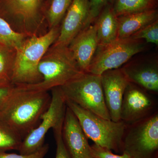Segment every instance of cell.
<instances>
[{"instance_id":"4","label":"cell","mask_w":158,"mask_h":158,"mask_svg":"<svg viewBox=\"0 0 158 158\" xmlns=\"http://www.w3.org/2000/svg\"><path fill=\"white\" fill-rule=\"evenodd\" d=\"M1 6L0 17L15 32L29 37L49 31L43 0H2Z\"/></svg>"},{"instance_id":"30","label":"cell","mask_w":158,"mask_h":158,"mask_svg":"<svg viewBox=\"0 0 158 158\" xmlns=\"http://www.w3.org/2000/svg\"></svg>"},{"instance_id":"20","label":"cell","mask_w":158,"mask_h":158,"mask_svg":"<svg viewBox=\"0 0 158 158\" xmlns=\"http://www.w3.org/2000/svg\"><path fill=\"white\" fill-rule=\"evenodd\" d=\"M72 0H51L45 17L49 30L60 25Z\"/></svg>"},{"instance_id":"18","label":"cell","mask_w":158,"mask_h":158,"mask_svg":"<svg viewBox=\"0 0 158 158\" xmlns=\"http://www.w3.org/2000/svg\"><path fill=\"white\" fill-rule=\"evenodd\" d=\"M113 10L117 17L157 9L158 0H114Z\"/></svg>"},{"instance_id":"10","label":"cell","mask_w":158,"mask_h":158,"mask_svg":"<svg viewBox=\"0 0 158 158\" xmlns=\"http://www.w3.org/2000/svg\"><path fill=\"white\" fill-rule=\"evenodd\" d=\"M151 94L133 83L125 90L120 112V120L130 124L148 117L156 111L157 102Z\"/></svg>"},{"instance_id":"8","label":"cell","mask_w":158,"mask_h":158,"mask_svg":"<svg viewBox=\"0 0 158 158\" xmlns=\"http://www.w3.org/2000/svg\"><path fill=\"white\" fill-rule=\"evenodd\" d=\"M50 104L41 116L40 124L23 139L18 151L22 155L36 152L44 145L46 135L50 129L62 126L67 106L59 87L51 89Z\"/></svg>"},{"instance_id":"15","label":"cell","mask_w":158,"mask_h":158,"mask_svg":"<svg viewBox=\"0 0 158 158\" xmlns=\"http://www.w3.org/2000/svg\"><path fill=\"white\" fill-rule=\"evenodd\" d=\"M98 46L94 23L82 30L68 46L82 71L86 73Z\"/></svg>"},{"instance_id":"7","label":"cell","mask_w":158,"mask_h":158,"mask_svg":"<svg viewBox=\"0 0 158 158\" xmlns=\"http://www.w3.org/2000/svg\"><path fill=\"white\" fill-rule=\"evenodd\" d=\"M158 149V112L127 124L122 153L134 158H156Z\"/></svg>"},{"instance_id":"27","label":"cell","mask_w":158,"mask_h":158,"mask_svg":"<svg viewBox=\"0 0 158 158\" xmlns=\"http://www.w3.org/2000/svg\"><path fill=\"white\" fill-rule=\"evenodd\" d=\"M49 149L48 144H44L43 147L36 152L31 154L22 155L15 153H9L0 152V158H44Z\"/></svg>"},{"instance_id":"26","label":"cell","mask_w":158,"mask_h":158,"mask_svg":"<svg viewBox=\"0 0 158 158\" xmlns=\"http://www.w3.org/2000/svg\"><path fill=\"white\" fill-rule=\"evenodd\" d=\"M93 158H129L130 156L127 154L123 152L121 155L114 154L112 150L102 147L94 144L90 146Z\"/></svg>"},{"instance_id":"2","label":"cell","mask_w":158,"mask_h":158,"mask_svg":"<svg viewBox=\"0 0 158 158\" xmlns=\"http://www.w3.org/2000/svg\"><path fill=\"white\" fill-rule=\"evenodd\" d=\"M42 81L37 84L17 85L26 90L48 91L61 87L84 73L68 47L52 44L38 65Z\"/></svg>"},{"instance_id":"11","label":"cell","mask_w":158,"mask_h":158,"mask_svg":"<svg viewBox=\"0 0 158 158\" xmlns=\"http://www.w3.org/2000/svg\"><path fill=\"white\" fill-rule=\"evenodd\" d=\"M101 78L105 103L111 120L120 121L123 94L129 82L120 68L106 71Z\"/></svg>"},{"instance_id":"23","label":"cell","mask_w":158,"mask_h":158,"mask_svg":"<svg viewBox=\"0 0 158 158\" xmlns=\"http://www.w3.org/2000/svg\"><path fill=\"white\" fill-rule=\"evenodd\" d=\"M130 38L144 40L147 43L154 44L158 46V19L145 26L132 35Z\"/></svg>"},{"instance_id":"5","label":"cell","mask_w":158,"mask_h":158,"mask_svg":"<svg viewBox=\"0 0 158 158\" xmlns=\"http://www.w3.org/2000/svg\"><path fill=\"white\" fill-rule=\"evenodd\" d=\"M65 102L67 106L76 116L87 138L99 146L122 152L123 139L127 127L124 122L106 119L73 102L67 100Z\"/></svg>"},{"instance_id":"17","label":"cell","mask_w":158,"mask_h":158,"mask_svg":"<svg viewBox=\"0 0 158 158\" xmlns=\"http://www.w3.org/2000/svg\"><path fill=\"white\" fill-rule=\"evenodd\" d=\"M98 46L101 48L117 39L118 21L113 10V4L103 9L95 21Z\"/></svg>"},{"instance_id":"13","label":"cell","mask_w":158,"mask_h":158,"mask_svg":"<svg viewBox=\"0 0 158 158\" xmlns=\"http://www.w3.org/2000/svg\"><path fill=\"white\" fill-rule=\"evenodd\" d=\"M62 138L71 158H91L92 152L87 137L78 120L68 107L62 125Z\"/></svg>"},{"instance_id":"19","label":"cell","mask_w":158,"mask_h":158,"mask_svg":"<svg viewBox=\"0 0 158 158\" xmlns=\"http://www.w3.org/2000/svg\"><path fill=\"white\" fill-rule=\"evenodd\" d=\"M16 49L0 44V83H11Z\"/></svg>"},{"instance_id":"3","label":"cell","mask_w":158,"mask_h":158,"mask_svg":"<svg viewBox=\"0 0 158 158\" xmlns=\"http://www.w3.org/2000/svg\"><path fill=\"white\" fill-rule=\"evenodd\" d=\"M60 29L59 25L51 29L43 35L28 37L22 45L16 49L11 80L13 85H31L42 81L38 71V65L47 51L56 40Z\"/></svg>"},{"instance_id":"25","label":"cell","mask_w":158,"mask_h":158,"mask_svg":"<svg viewBox=\"0 0 158 158\" xmlns=\"http://www.w3.org/2000/svg\"><path fill=\"white\" fill-rule=\"evenodd\" d=\"M62 127L59 126L52 129L56 143V158H71L62 139Z\"/></svg>"},{"instance_id":"16","label":"cell","mask_w":158,"mask_h":158,"mask_svg":"<svg viewBox=\"0 0 158 158\" xmlns=\"http://www.w3.org/2000/svg\"><path fill=\"white\" fill-rule=\"evenodd\" d=\"M158 19L157 9L118 16L117 39L128 38L145 26Z\"/></svg>"},{"instance_id":"24","label":"cell","mask_w":158,"mask_h":158,"mask_svg":"<svg viewBox=\"0 0 158 158\" xmlns=\"http://www.w3.org/2000/svg\"><path fill=\"white\" fill-rule=\"evenodd\" d=\"M113 2L114 0H89V15L85 28L93 23L103 9L109 4H113Z\"/></svg>"},{"instance_id":"21","label":"cell","mask_w":158,"mask_h":158,"mask_svg":"<svg viewBox=\"0 0 158 158\" xmlns=\"http://www.w3.org/2000/svg\"><path fill=\"white\" fill-rule=\"evenodd\" d=\"M23 139L0 117V152L19 149Z\"/></svg>"},{"instance_id":"29","label":"cell","mask_w":158,"mask_h":158,"mask_svg":"<svg viewBox=\"0 0 158 158\" xmlns=\"http://www.w3.org/2000/svg\"><path fill=\"white\" fill-rule=\"evenodd\" d=\"M129 158H134L131 157H130Z\"/></svg>"},{"instance_id":"12","label":"cell","mask_w":158,"mask_h":158,"mask_svg":"<svg viewBox=\"0 0 158 158\" xmlns=\"http://www.w3.org/2000/svg\"><path fill=\"white\" fill-rule=\"evenodd\" d=\"M89 11V0H72L60 25L59 36L53 44L68 47L85 27Z\"/></svg>"},{"instance_id":"28","label":"cell","mask_w":158,"mask_h":158,"mask_svg":"<svg viewBox=\"0 0 158 158\" xmlns=\"http://www.w3.org/2000/svg\"><path fill=\"white\" fill-rule=\"evenodd\" d=\"M11 83H0V110L3 107L15 89Z\"/></svg>"},{"instance_id":"22","label":"cell","mask_w":158,"mask_h":158,"mask_svg":"<svg viewBox=\"0 0 158 158\" xmlns=\"http://www.w3.org/2000/svg\"><path fill=\"white\" fill-rule=\"evenodd\" d=\"M28 37L13 31L9 24L0 17V44L18 49Z\"/></svg>"},{"instance_id":"6","label":"cell","mask_w":158,"mask_h":158,"mask_svg":"<svg viewBox=\"0 0 158 158\" xmlns=\"http://www.w3.org/2000/svg\"><path fill=\"white\" fill-rule=\"evenodd\" d=\"M59 88L65 100L100 117L111 119L105 103L101 76L84 73Z\"/></svg>"},{"instance_id":"1","label":"cell","mask_w":158,"mask_h":158,"mask_svg":"<svg viewBox=\"0 0 158 158\" xmlns=\"http://www.w3.org/2000/svg\"><path fill=\"white\" fill-rule=\"evenodd\" d=\"M51 101L48 91L15 89L1 110L0 117L23 140L34 129Z\"/></svg>"},{"instance_id":"9","label":"cell","mask_w":158,"mask_h":158,"mask_svg":"<svg viewBox=\"0 0 158 158\" xmlns=\"http://www.w3.org/2000/svg\"><path fill=\"white\" fill-rule=\"evenodd\" d=\"M144 40L117 39L108 45L97 48L87 72L101 76L105 72L120 68L131 58L144 50Z\"/></svg>"},{"instance_id":"14","label":"cell","mask_w":158,"mask_h":158,"mask_svg":"<svg viewBox=\"0 0 158 158\" xmlns=\"http://www.w3.org/2000/svg\"><path fill=\"white\" fill-rule=\"evenodd\" d=\"M120 68L130 83L151 94H157L158 62L156 59L133 60Z\"/></svg>"}]
</instances>
